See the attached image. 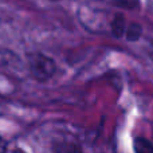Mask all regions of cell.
Segmentation results:
<instances>
[{
	"label": "cell",
	"instance_id": "5b68a950",
	"mask_svg": "<svg viewBox=\"0 0 153 153\" xmlns=\"http://www.w3.org/2000/svg\"><path fill=\"white\" fill-rule=\"evenodd\" d=\"M141 35V27L137 24H133L129 30H128V39L129 40H136L138 39Z\"/></svg>",
	"mask_w": 153,
	"mask_h": 153
},
{
	"label": "cell",
	"instance_id": "3957f363",
	"mask_svg": "<svg viewBox=\"0 0 153 153\" xmlns=\"http://www.w3.org/2000/svg\"><path fill=\"white\" fill-rule=\"evenodd\" d=\"M111 28H113V32L116 36H121L122 32H124V18L121 16H116L113 24H111Z\"/></svg>",
	"mask_w": 153,
	"mask_h": 153
},
{
	"label": "cell",
	"instance_id": "7a4b0ae2",
	"mask_svg": "<svg viewBox=\"0 0 153 153\" xmlns=\"http://www.w3.org/2000/svg\"><path fill=\"white\" fill-rule=\"evenodd\" d=\"M133 145H134L136 153H153V144L146 138L137 137Z\"/></svg>",
	"mask_w": 153,
	"mask_h": 153
},
{
	"label": "cell",
	"instance_id": "277c9868",
	"mask_svg": "<svg viewBox=\"0 0 153 153\" xmlns=\"http://www.w3.org/2000/svg\"><path fill=\"white\" fill-rule=\"evenodd\" d=\"M58 153H82L79 146L74 144H62L61 148H58Z\"/></svg>",
	"mask_w": 153,
	"mask_h": 153
},
{
	"label": "cell",
	"instance_id": "8992f818",
	"mask_svg": "<svg viewBox=\"0 0 153 153\" xmlns=\"http://www.w3.org/2000/svg\"><path fill=\"white\" fill-rule=\"evenodd\" d=\"M8 153H24L23 151H19V149H13V151H11V152H8Z\"/></svg>",
	"mask_w": 153,
	"mask_h": 153
},
{
	"label": "cell",
	"instance_id": "6da1fadb",
	"mask_svg": "<svg viewBox=\"0 0 153 153\" xmlns=\"http://www.w3.org/2000/svg\"><path fill=\"white\" fill-rule=\"evenodd\" d=\"M28 67L32 76L38 81H47L55 71L54 61L40 53H34L28 55Z\"/></svg>",
	"mask_w": 153,
	"mask_h": 153
}]
</instances>
